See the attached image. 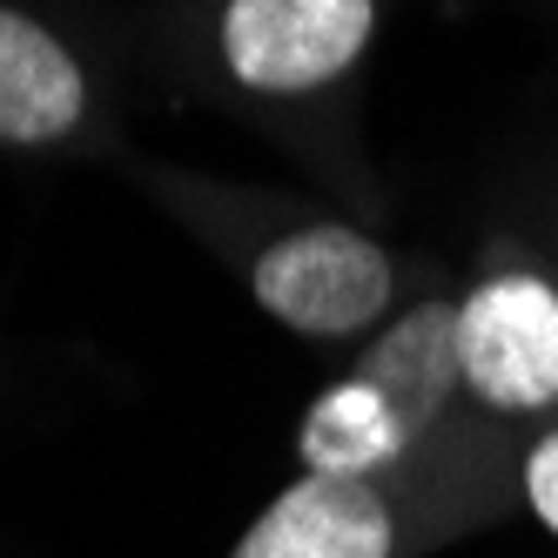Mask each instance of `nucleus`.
<instances>
[{"mask_svg":"<svg viewBox=\"0 0 558 558\" xmlns=\"http://www.w3.org/2000/svg\"><path fill=\"white\" fill-rule=\"evenodd\" d=\"M511 451L492 417L464 404L458 296H417L371 337V350L303 411L296 458L330 477H404Z\"/></svg>","mask_w":558,"mask_h":558,"instance_id":"obj_1","label":"nucleus"},{"mask_svg":"<svg viewBox=\"0 0 558 558\" xmlns=\"http://www.w3.org/2000/svg\"><path fill=\"white\" fill-rule=\"evenodd\" d=\"M511 458L518 445L404 477L303 471L250 518L229 558H417L424 545H445L518 505Z\"/></svg>","mask_w":558,"mask_h":558,"instance_id":"obj_2","label":"nucleus"},{"mask_svg":"<svg viewBox=\"0 0 558 558\" xmlns=\"http://www.w3.org/2000/svg\"><path fill=\"white\" fill-rule=\"evenodd\" d=\"M464 404L498 430L558 417V269L538 250L498 243L458 296Z\"/></svg>","mask_w":558,"mask_h":558,"instance_id":"obj_3","label":"nucleus"},{"mask_svg":"<svg viewBox=\"0 0 558 558\" xmlns=\"http://www.w3.org/2000/svg\"><path fill=\"white\" fill-rule=\"evenodd\" d=\"M250 296L296 337H377L397 303V256L350 222H303L250 256Z\"/></svg>","mask_w":558,"mask_h":558,"instance_id":"obj_4","label":"nucleus"},{"mask_svg":"<svg viewBox=\"0 0 558 558\" xmlns=\"http://www.w3.org/2000/svg\"><path fill=\"white\" fill-rule=\"evenodd\" d=\"M377 0H222L216 54L250 95H324L371 54Z\"/></svg>","mask_w":558,"mask_h":558,"instance_id":"obj_5","label":"nucleus"},{"mask_svg":"<svg viewBox=\"0 0 558 558\" xmlns=\"http://www.w3.org/2000/svg\"><path fill=\"white\" fill-rule=\"evenodd\" d=\"M88 122V74L48 21L0 8V142L54 148Z\"/></svg>","mask_w":558,"mask_h":558,"instance_id":"obj_6","label":"nucleus"},{"mask_svg":"<svg viewBox=\"0 0 558 558\" xmlns=\"http://www.w3.org/2000/svg\"><path fill=\"white\" fill-rule=\"evenodd\" d=\"M511 485H518V505L558 538V417L525 430V445H518V458H511Z\"/></svg>","mask_w":558,"mask_h":558,"instance_id":"obj_7","label":"nucleus"}]
</instances>
